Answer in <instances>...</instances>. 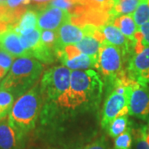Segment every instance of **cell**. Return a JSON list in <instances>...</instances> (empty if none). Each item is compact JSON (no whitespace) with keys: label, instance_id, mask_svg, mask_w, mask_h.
Here are the masks:
<instances>
[{"label":"cell","instance_id":"cell-8","mask_svg":"<svg viewBox=\"0 0 149 149\" xmlns=\"http://www.w3.org/2000/svg\"><path fill=\"white\" fill-rule=\"evenodd\" d=\"M70 21L71 13L56 7L47 5L37 12V27L42 31H57L61 25Z\"/></svg>","mask_w":149,"mask_h":149},{"label":"cell","instance_id":"cell-7","mask_svg":"<svg viewBox=\"0 0 149 149\" xmlns=\"http://www.w3.org/2000/svg\"><path fill=\"white\" fill-rule=\"evenodd\" d=\"M62 64L70 70H81L96 67L98 60L95 56L80 53L74 45L68 46L55 52Z\"/></svg>","mask_w":149,"mask_h":149},{"label":"cell","instance_id":"cell-19","mask_svg":"<svg viewBox=\"0 0 149 149\" xmlns=\"http://www.w3.org/2000/svg\"><path fill=\"white\" fill-rule=\"evenodd\" d=\"M30 3L31 0H6V10L13 20L14 23L26 11L25 8L26 6L30 4Z\"/></svg>","mask_w":149,"mask_h":149},{"label":"cell","instance_id":"cell-11","mask_svg":"<svg viewBox=\"0 0 149 149\" xmlns=\"http://www.w3.org/2000/svg\"><path fill=\"white\" fill-rule=\"evenodd\" d=\"M56 35L57 39L54 48L55 52L80 42L86 36L85 24H74L72 21L65 22L57 29Z\"/></svg>","mask_w":149,"mask_h":149},{"label":"cell","instance_id":"cell-9","mask_svg":"<svg viewBox=\"0 0 149 149\" xmlns=\"http://www.w3.org/2000/svg\"><path fill=\"white\" fill-rule=\"evenodd\" d=\"M130 93L128 95H123L113 91L109 95L102 113L101 125L103 128H109L112 121L118 115L124 113H128V105Z\"/></svg>","mask_w":149,"mask_h":149},{"label":"cell","instance_id":"cell-15","mask_svg":"<svg viewBox=\"0 0 149 149\" xmlns=\"http://www.w3.org/2000/svg\"><path fill=\"white\" fill-rule=\"evenodd\" d=\"M116 27L119 28L123 34L127 37L128 41L132 43L133 48L139 42L137 40V34L139 32V27L136 25L132 15H122L116 17L112 22Z\"/></svg>","mask_w":149,"mask_h":149},{"label":"cell","instance_id":"cell-20","mask_svg":"<svg viewBox=\"0 0 149 149\" xmlns=\"http://www.w3.org/2000/svg\"><path fill=\"white\" fill-rule=\"evenodd\" d=\"M128 113H124L118 115L114 118L109 126V133L110 137L115 139L118 136L121 135L128 128Z\"/></svg>","mask_w":149,"mask_h":149},{"label":"cell","instance_id":"cell-28","mask_svg":"<svg viewBox=\"0 0 149 149\" xmlns=\"http://www.w3.org/2000/svg\"><path fill=\"white\" fill-rule=\"evenodd\" d=\"M85 149H109V148L106 139L104 137H102L93 142L92 143L89 144L87 147H85Z\"/></svg>","mask_w":149,"mask_h":149},{"label":"cell","instance_id":"cell-13","mask_svg":"<svg viewBox=\"0 0 149 149\" xmlns=\"http://www.w3.org/2000/svg\"><path fill=\"white\" fill-rule=\"evenodd\" d=\"M26 134L13 128L8 120L0 121V149H22Z\"/></svg>","mask_w":149,"mask_h":149},{"label":"cell","instance_id":"cell-1","mask_svg":"<svg viewBox=\"0 0 149 149\" xmlns=\"http://www.w3.org/2000/svg\"><path fill=\"white\" fill-rule=\"evenodd\" d=\"M103 85L100 74L95 70H74L70 74V90L62 100L65 105L71 107L97 105L101 97Z\"/></svg>","mask_w":149,"mask_h":149},{"label":"cell","instance_id":"cell-17","mask_svg":"<svg viewBox=\"0 0 149 149\" xmlns=\"http://www.w3.org/2000/svg\"><path fill=\"white\" fill-rule=\"evenodd\" d=\"M102 42L95 36H85L83 39L78 43L74 44V47L80 53L85 54L88 56H95L99 59V55L101 49Z\"/></svg>","mask_w":149,"mask_h":149},{"label":"cell","instance_id":"cell-14","mask_svg":"<svg viewBox=\"0 0 149 149\" xmlns=\"http://www.w3.org/2000/svg\"><path fill=\"white\" fill-rule=\"evenodd\" d=\"M0 50L9 54L13 57H31L22 46L20 35L11 26L0 33Z\"/></svg>","mask_w":149,"mask_h":149},{"label":"cell","instance_id":"cell-6","mask_svg":"<svg viewBox=\"0 0 149 149\" xmlns=\"http://www.w3.org/2000/svg\"><path fill=\"white\" fill-rule=\"evenodd\" d=\"M128 78L140 85H149V47L134 52L128 61Z\"/></svg>","mask_w":149,"mask_h":149},{"label":"cell","instance_id":"cell-5","mask_svg":"<svg viewBox=\"0 0 149 149\" xmlns=\"http://www.w3.org/2000/svg\"><path fill=\"white\" fill-rule=\"evenodd\" d=\"M70 70L65 66L50 68L42 78L40 92L52 101L62 99L70 90Z\"/></svg>","mask_w":149,"mask_h":149},{"label":"cell","instance_id":"cell-29","mask_svg":"<svg viewBox=\"0 0 149 149\" xmlns=\"http://www.w3.org/2000/svg\"><path fill=\"white\" fill-rule=\"evenodd\" d=\"M135 147L136 149H149V144L143 139L139 130L135 137Z\"/></svg>","mask_w":149,"mask_h":149},{"label":"cell","instance_id":"cell-10","mask_svg":"<svg viewBox=\"0 0 149 149\" xmlns=\"http://www.w3.org/2000/svg\"><path fill=\"white\" fill-rule=\"evenodd\" d=\"M128 114L144 118L149 114V85L134 82L128 99Z\"/></svg>","mask_w":149,"mask_h":149},{"label":"cell","instance_id":"cell-30","mask_svg":"<svg viewBox=\"0 0 149 149\" xmlns=\"http://www.w3.org/2000/svg\"><path fill=\"white\" fill-rule=\"evenodd\" d=\"M32 2H34L37 5H44L46 3H47L48 2H51L52 0H31Z\"/></svg>","mask_w":149,"mask_h":149},{"label":"cell","instance_id":"cell-2","mask_svg":"<svg viewBox=\"0 0 149 149\" xmlns=\"http://www.w3.org/2000/svg\"><path fill=\"white\" fill-rule=\"evenodd\" d=\"M42 70V65L36 59L17 58L0 84V91H8L14 97L19 98L37 82Z\"/></svg>","mask_w":149,"mask_h":149},{"label":"cell","instance_id":"cell-26","mask_svg":"<svg viewBox=\"0 0 149 149\" xmlns=\"http://www.w3.org/2000/svg\"><path fill=\"white\" fill-rule=\"evenodd\" d=\"M56 39H57L56 31H51V30L42 31L41 41H42V43L44 44L45 46L54 50L55 45L56 42Z\"/></svg>","mask_w":149,"mask_h":149},{"label":"cell","instance_id":"cell-4","mask_svg":"<svg viewBox=\"0 0 149 149\" xmlns=\"http://www.w3.org/2000/svg\"><path fill=\"white\" fill-rule=\"evenodd\" d=\"M124 58L119 48L104 40L100 55L97 68L104 75L109 86L114 87L118 80L125 74L123 72V59Z\"/></svg>","mask_w":149,"mask_h":149},{"label":"cell","instance_id":"cell-22","mask_svg":"<svg viewBox=\"0 0 149 149\" xmlns=\"http://www.w3.org/2000/svg\"><path fill=\"white\" fill-rule=\"evenodd\" d=\"M14 96L5 91H0V121L10 113L13 105Z\"/></svg>","mask_w":149,"mask_h":149},{"label":"cell","instance_id":"cell-21","mask_svg":"<svg viewBox=\"0 0 149 149\" xmlns=\"http://www.w3.org/2000/svg\"><path fill=\"white\" fill-rule=\"evenodd\" d=\"M133 17L138 27L149 22V0H140Z\"/></svg>","mask_w":149,"mask_h":149},{"label":"cell","instance_id":"cell-24","mask_svg":"<svg viewBox=\"0 0 149 149\" xmlns=\"http://www.w3.org/2000/svg\"><path fill=\"white\" fill-rule=\"evenodd\" d=\"M13 57L0 50V80L3 79L13 65Z\"/></svg>","mask_w":149,"mask_h":149},{"label":"cell","instance_id":"cell-23","mask_svg":"<svg viewBox=\"0 0 149 149\" xmlns=\"http://www.w3.org/2000/svg\"><path fill=\"white\" fill-rule=\"evenodd\" d=\"M133 143V136L131 133V128H128L121 135L115 138L113 149H131Z\"/></svg>","mask_w":149,"mask_h":149},{"label":"cell","instance_id":"cell-3","mask_svg":"<svg viewBox=\"0 0 149 149\" xmlns=\"http://www.w3.org/2000/svg\"><path fill=\"white\" fill-rule=\"evenodd\" d=\"M41 108V95L37 86L20 96L11 109L8 123L22 133L27 134L35 127Z\"/></svg>","mask_w":149,"mask_h":149},{"label":"cell","instance_id":"cell-31","mask_svg":"<svg viewBox=\"0 0 149 149\" xmlns=\"http://www.w3.org/2000/svg\"><path fill=\"white\" fill-rule=\"evenodd\" d=\"M144 128H146V130H147L148 132H149V122H148V125L144 126Z\"/></svg>","mask_w":149,"mask_h":149},{"label":"cell","instance_id":"cell-27","mask_svg":"<svg viewBox=\"0 0 149 149\" xmlns=\"http://www.w3.org/2000/svg\"><path fill=\"white\" fill-rule=\"evenodd\" d=\"M139 30L142 35L141 44L149 47V22L139 27Z\"/></svg>","mask_w":149,"mask_h":149},{"label":"cell","instance_id":"cell-16","mask_svg":"<svg viewBox=\"0 0 149 149\" xmlns=\"http://www.w3.org/2000/svg\"><path fill=\"white\" fill-rule=\"evenodd\" d=\"M11 27L20 36L32 32L37 27V12L27 9Z\"/></svg>","mask_w":149,"mask_h":149},{"label":"cell","instance_id":"cell-12","mask_svg":"<svg viewBox=\"0 0 149 149\" xmlns=\"http://www.w3.org/2000/svg\"><path fill=\"white\" fill-rule=\"evenodd\" d=\"M99 31L100 32L104 39L112 45L119 48L122 52L124 58L128 55H132L134 52L132 43L130 42L123 34L119 28L116 27L112 22H108L99 27Z\"/></svg>","mask_w":149,"mask_h":149},{"label":"cell","instance_id":"cell-18","mask_svg":"<svg viewBox=\"0 0 149 149\" xmlns=\"http://www.w3.org/2000/svg\"><path fill=\"white\" fill-rule=\"evenodd\" d=\"M41 36H42V30L39 29L38 27L27 35L20 36L22 46L28 52L31 57H32V52L42 43Z\"/></svg>","mask_w":149,"mask_h":149},{"label":"cell","instance_id":"cell-25","mask_svg":"<svg viewBox=\"0 0 149 149\" xmlns=\"http://www.w3.org/2000/svg\"><path fill=\"white\" fill-rule=\"evenodd\" d=\"M49 5L56 7L70 13L74 10V8H79L80 3L79 0H52Z\"/></svg>","mask_w":149,"mask_h":149}]
</instances>
